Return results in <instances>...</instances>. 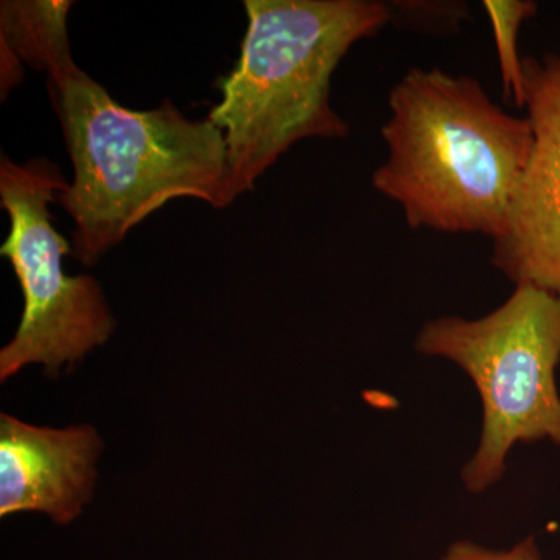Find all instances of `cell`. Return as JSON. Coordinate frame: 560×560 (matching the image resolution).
Listing matches in <instances>:
<instances>
[{
	"instance_id": "6",
	"label": "cell",
	"mask_w": 560,
	"mask_h": 560,
	"mask_svg": "<svg viewBox=\"0 0 560 560\" xmlns=\"http://www.w3.org/2000/svg\"><path fill=\"white\" fill-rule=\"evenodd\" d=\"M523 73L533 147L492 264L515 285L560 300V44L544 57H523Z\"/></svg>"
},
{
	"instance_id": "2",
	"label": "cell",
	"mask_w": 560,
	"mask_h": 560,
	"mask_svg": "<svg viewBox=\"0 0 560 560\" xmlns=\"http://www.w3.org/2000/svg\"><path fill=\"white\" fill-rule=\"evenodd\" d=\"M388 108L374 189L411 230L499 238L533 147L528 119L500 108L474 77L440 68L408 70Z\"/></svg>"
},
{
	"instance_id": "10",
	"label": "cell",
	"mask_w": 560,
	"mask_h": 560,
	"mask_svg": "<svg viewBox=\"0 0 560 560\" xmlns=\"http://www.w3.org/2000/svg\"><path fill=\"white\" fill-rule=\"evenodd\" d=\"M441 560H545L536 537L528 536L510 550H490L470 540L453 541Z\"/></svg>"
},
{
	"instance_id": "7",
	"label": "cell",
	"mask_w": 560,
	"mask_h": 560,
	"mask_svg": "<svg viewBox=\"0 0 560 560\" xmlns=\"http://www.w3.org/2000/svg\"><path fill=\"white\" fill-rule=\"evenodd\" d=\"M102 451L90 425L54 430L0 418V515L46 512L57 523L75 521L91 500Z\"/></svg>"
},
{
	"instance_id": "5",
	"label": "cell",
	"mask_w": 560,
	"mask_h": 560,
	"mask_svg": "<svg viewBox=\"0 0 560 560\" xmlns=\"http://www.w3.org/2000/svg\"><path fill=\"white\" fill-rule=\"evenodd\" d=\"M69 183L46 158L16 164L0 160V205L10 217V232L0 254L9 259L24 294V312L13 340L0 350V381L32 363L57 374L65 363L83 360L105 345L116 320L101 283L88 275L69 276L65 256L72 243L55 228L50 213Z\"/></svg>"
},
{
	"instance_id": "1",
	"label": "cell",
	"mask_w": 560,
	"mask_h": 560,
	"mask_svg": "<svg viewBox=\"0 0 560 560\" xmlns=\"http://www.w3.org/2000/svg\"><path fill=\"white\" fill-rule=\"evenodd\" d=\"M49 91L73 167L57 202L73 220L72 256L97 264L132 228L176 198L223 209L234 202L224 132L171 101L135 110L83 70Z\"/></svg>"
},
{
	"instance_id": "8",
	"label": "cell",
	"mask_w": 560,
	"mask_h": 560,
	"mask_svg": "<svg viewBox=\"0 0 560 560\" xmlns=\"http://www.w3.org/2000/svg\"><path fill=\"white\" fill-rule=\"evenodd\" d=\"M68 0H3L0 3V44L22 65L61 81L79 72L70 50Z\"/></svg>"
},
{
	"instance_id": "4",
	"label": "cell",
	"mask_w": 560,
	"mask_h": 560,
	"mask_svg": "<svg viewBox=\"0 0 560 560\" xmlns=\"http://www.w3.org/2000/svg\"><path fill=\"white\" fill-rule=\"evenodd\" d=\"M415 348L466 372L482 405L480 442L463 469L470 493L501 481L517 444L550 441L560 448V300L515 285L481 318L441 316L420 327Z\"/></svg>"
},
{
	"instance_id": "9",
	"label": "cell",
	"mask_w": 560,
	"mask_h": 560,
	"mask_svg": "<svg viewBox=\"0 0 560 560\" xmlns=\"http://www.w3.org/2000/svg\"><path fill=\"white\" fill-rule=\"evenodd\" d=\"M482 9L492 25L504 98H512L515 105L525 108V73L518 54V35L523 24L536 16L539 5L533 0H485Z\"/></svg>"
},
{
	"instance_id": "3",
	"label": "cell",
	"mask_w": 560,
	"mask_h": 560,
	"mask_svg": "<svg viewBox=\"0 0 560 560\" xmlns=\"http://www.w3.org/2000/svg\"><path fill=\"white\" fill-rule=\"evenodd\" d=\"M245 10L241 57L208 116L226 138L234 200L301 140L349 135L330 103L331 77L393 18L381 0H246Z\"/></svg>"
}]
</instances>
